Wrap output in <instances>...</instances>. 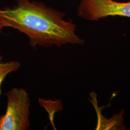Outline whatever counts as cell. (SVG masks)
Here are the masks:
<instances>
[{
    "instance_id": "6da1fadb",
    "label": "cell",
    "mask_w": 130,
    "mask_h": 130,
    "mask_svg": "<svg viewBox=\"0 0 130 130\" xmlns=\"http://www.w3.org/2000/svg\"><path fill=\"white\" fill-rule=\"evenodd\" d=\"M12 8L0 9V29L12 28L26 35L34 48L83 44L75 33L76 25L60 12L28 0H16Z\"/></svg>"
},
{
    "instance_id": "7a4b0ae2",
    "label": "cell",
    "mask_w": 130,
    "mask_h": 130,
    "mask_svg": "<svg viewBox=\"0 0 130 130\" xmlns=\"http://www.w3.org/2000/svg\"><path fill=\"white\" fill-rule=\"evenodd\" d=\"M6 111L0 116V130H27L29 128L30 100L25 89L14 88L5 93Z\"/></svg>"
},
{
    "instance_id": "3957f363",
    "label": "cell",
    "mask_w": 130,
    "mask_h": 130,
    "mask_svg": "<svg viewBox=\"0 0 130 130\" xmlns=\"http://www.w3.org/2000/svg\"><path fill=\"white\" fill-rule=\"evenodd\" d=\"M80 17L89 21H98L109 16L130 18V2L113 0H81L78 9Z\"/></svg>"
},
{
    "instance_id": "277c9868",
    "label": "cell",
    "mask_w": 130,
    "mask_h": 130,
    "mask_svg": "<svg viewBox=\"0 0 130 130\" xmlns=\"http://www.w3.org/2000/svg\"><path fill=\"white\" fill-rule=\"evenodd\" d=\"M2 60L3 56L0 55V94L1 87L6 77L10 73L18 70L21 67V64L18 61L3 62Z\"/></svg>"
}]
</instances>
